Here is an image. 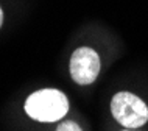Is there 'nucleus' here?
<instances>
[{"mask_svg":"<svg viewBox=\"0 0 148 131\" xmlns=\"http://www.w3.org/2000/svg\"><path fill=\"white\" fill-rule=\"evenodd\" d=\"M27 114L39 122H56L69 111V100L61 91L42 89L31 94L25 102Z\"/></svg>","mask_w":148,"mask_h":131,"instance_id":"obj_1","label":"nucleus"},{"mask_svg":"<svg viewBox=\"0 0 148 131\" xmlns=\"http://www.w3.org/2000/svg\"><path fill=\"white\" fill-rule=\"evenodd\" d=\"M114 119L125 128H139L148 120V106L142 98L130 92H119L111 102Z\"/></svg>","mask_w":148,"mask_h":131,"instance_id":"obj_2","label":"nucleus"},{"mask_svg":"<svg viewBox=\"0 0 148 131\" xmlns=\"http://www.w3.org/2000/svg\"><path fill=\"white\" fill-rule=\"evenodd\" d=\"M100 73L98 53L90 47H79L70 58V77L78 84H90Z\"/></svg>","mask_w":148,"mask_h":131,"instance_id":"obj_3","label":"nucleus"},{"mask_svg":"<svg viewBox=\"0 0 148 131\" xmlns=\"http://www.w3.org/2000/svg\"><path fill=\"white\" fill-rule=\"evenodd\" d=\"M56 131H81V128H79L75 122H62V123L58 126Z\"/></svg>","mask_w":148,"mask_h":131,"instance_id":"obj_4","label":"nucleus"},{"mask_svg":"<svg viewBox=\"0 0 148 131\" xmlns=\"http://www.w3.org/2000/svg\"><path fill=\"white\" fill-rule=\"evenodd\" d=\"M2 23H3V11H2V8H0V27H2Z\"/></svg>","mask_w":148,"mask_h":131,"instance_id":"obj_5","label":"nucleus"},{"mask_svg":"<svg viewBox=\"0 0 148 131\" xmlns=\"http://www.w3.org/2000/svg\"><path fill=\"white\" fill-rule=\"evenodd\" d=\"M126 131H128V130H126Z\"/></svg>","mask_w":148,"mask_h":131,"instance_id":"obj_6","label":"nucleus"}]
</instances>
